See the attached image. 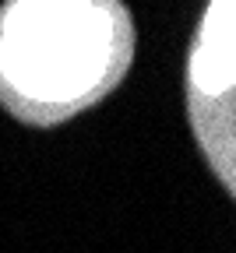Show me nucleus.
Returning <instances> with one entry per match:
<instances>
[{
	"label": "nucleus",
	"instance_id": "f03ea898",
	"mask_svg": "<svg viewBox=\"0 0 236 253\" xmlns=\"http://www.w3.org/2000/svg\"><path fill=\"white\" fill-rule=\"evenodd\" d=\"M183 102L208 169L236 201V0L201 11L183 63Z\"/></svg>",
	"mask_w": 236,
	"mask_h": 253
},
{
	"label": "nucleus",
	"instance_id": "f257e3e1",
	"mask_svg": "<svg viewBox=\"0 0 236 253\" xmlns=\"http://www.w3.org/2000/svg\"><path fill=\"white\" fill-rule=\"evenodd\" d=\"M138 32L120 0H7L0 7V106L60 126L130 74Z\"/></svg>",
	"mask_w": 236,
	"mask_h": 253
}]
</instances>
